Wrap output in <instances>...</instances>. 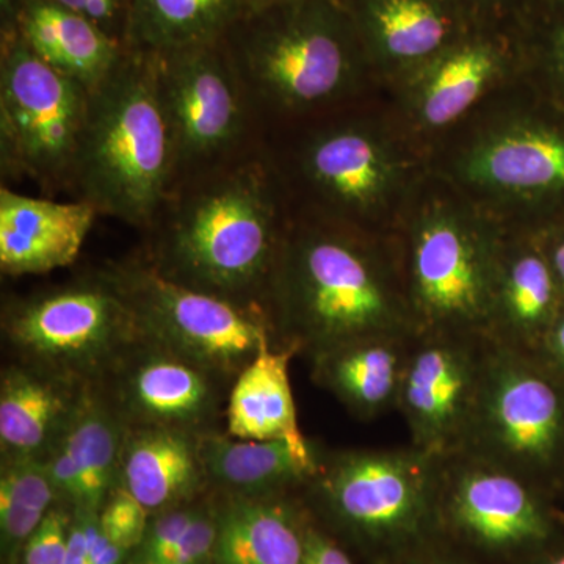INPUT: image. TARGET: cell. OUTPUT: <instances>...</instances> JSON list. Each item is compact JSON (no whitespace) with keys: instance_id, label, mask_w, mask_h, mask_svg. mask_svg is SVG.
<instances>
[{"instance_id":"obj_5","label":"cell","mask_w":564,"mask_h":564,"mask_svg":"<svg viewBox=\"0 0 564 564\" xmlns=\"http://www.w3.org/2000/svg\"><path fill=\"white\" fill-rule=\"evenodd\" d=\"M434 455L414 445L326 448L300 492L311 516L370 564H393L434 536Z\"/></svg>"},{"instance_id":"obj_37","label":"cell","mask_w":564,"mask_h":564,"mask_svg":"<svg viewBox=\"0 0 564 564\" xmlns=\"http://www.w3.org/2000/svg\"><path fill=\"white\" fill-rule=\"evenodd\" d=\"M474 28L518 29L533 0H455Z\"/></svg>"},{"instance_id":"obj_18","label":"cell","mask_w":564,"mask_h":564,"mask_svg":"<svg viewBox=\"0 0 564 564\" xmlns=\"http://www.w3.org/2000/svg\"><path fill=\"white\" fill-rule=\"evenodd\" d=\"M369 68L402 80L475 29L455 0H344Z\"/></svg>"},{"instance_id":"obj_9","label":"cell","mask_w":564,"mask_h":564,"mask_svg":"<svg viewBox=\"0 0 564 564\" xmlns=\"http://www.w3.org/2000/svg\"><path fill=\"white\" fill-rule=\"evenodd\" d=\"M503 232L447 204L408 226L404 284L417 332L488 329Z\"/></svg>"},{"instance_id":"obj_14","label":"cell","mask_w":564,"mask_h":564,"mask_svg":"<svg viewBox=\"0 0 564 564\" xmlns=\"http://www.w3.org/2000/svg\"><path fill=\"white\" fill-rule=\"evenodd\" d=\"M491 339L475 332H417L397 411L411 445L443 455L462 445L488 366Z\"/></svg>"},{"instance_id":"obj_10","label":"cell","mask_w":564,"mask_h":564,"mask_svg":"<svg viewBox=\"0 0 564 564\" xmlns=\"http://www.w3.org/2000/svg\"><path fill=\"white\" fill-rule=\"evenodd\" d=\"M131 307L140 336L198 364L228 383L273 340L269 313L196 291L163 276L150 262L106 270ZM276 345V343H274Z\"/></svg>"},{"instance_id":"obj_47","label":"cell","mask_w":564,"mask_h":564,"mask_svg":"<svg viewBox=\"0 0 564 564\" xmlns=\"http://www.w3.org/2000/svg\"><path fill=\"white\" fill-rule=\"evenodd\" d=\"M280 2V0H245L247 11L262 9V7L272 6V3Z\"/></svg>"},{"instance_id":"obj_34","label":"cell","mask_w":564,"mask_h":564,"mask_svg":"<svg viewBox=\"0 0 564 564\" xmlns=\"http://www.w3.org/2000/svg\"><path fill=\"white\" fill-rule=\"evenodd\" d=\"M74 508L57 502L31 534L18 555L17 564H63L68 552Z\"/></svg>"},{"instance_id":"obj_1","label":"cell","mask_w":564,"mask_h":564,"mask_svg":"<svg viewBox=\"0 0 564 564\" xmlns=\"http://www.w3.org/2000/svg\"><path fill=\"white\" fill-rule=\"evenodd\" d=\"M274 343L306 359L381 333H417L402 248L340 223L285 232L265 295Z\"/></svg>"},{"instance_id":"obj_38","label":"cell","mask_w":564,"mask_h":564,"mask_svg":"<svg viewBox=\"0 0 564 564\" xmlns=\"http://www.w3.org/2000/svg\"><path fill=\"white\" fill-rule=\"evenodd\" d=\"M310 511V510H307ZM303 564H355L343 544L311 516L304 529Z\"/></svg>"},{"instance_id":"obj_45","label":"cell","mask_w":564,"mask_h":564,"mask_svg":"<svg viewBox=\"0 0 564 564\" xmlns=\"http://www.w3.org/2000/svg\"><path fill=\"white\" fill-rule=\"evenodd\" d=\"M22 3H24V0H0V20H2V29L10 28V25L13 24Z\"/></svg>"},{"instance_id":"obj_25","label":"cell","mask_w":564,"mask_h":564,"mask_svg":"<svg viewBox=\"0 0 564 564\" xmlns=\"http://www.w3.org/2000/svg\"><path fill=\"white\" fill-rule=\"evenodd\" d=\"M120 484L151 514L199 499L210 491L199 434L174 429L128 430Z\"/></svg>"},{"instance_id":"obj_30","label":"cell","mask_w":564,"mask_h":564,"mask_svg":"<svg viewBox=\"0 0 564 564\" xmlns=\"http://www.w3.org/2000/svg\"><path fill=\"white\" fill-rule=\"evenodd\" d=\"M61 502L43 459L2 458L0 464V543L7 562L17 564L25 541Z\"/></svg>"},{"instance_id":"obj_41","label":"cell","mask_w":564,"mask_h":564,"mask_svg":"<svg viewBox=\"0 0 564 564\" xmlns=\"http://www.w3.org/2000/svg\"><path fill=\"white\" fill-rule=\"evenodd\" d=\"M533 234L543 248L552 272H554L564 304V220L556 221Z\"/></svg>"},{"instance_id":"obj_6","label":"cell","mask_w":564,"mask_h":564,"mask_svg":"<svg viewBox=\"0 0 564 564\" xmlns=\"http://www.w3.org/2000/svg\"><path fill=\"white\" fill-rule=\"evenodd\" d=\"M558 500L488 459L434 455V536L478 564H525L564 541Z\"/></svg>"},{"instance_id":"obj_33","label":"cell","mask_w":564,"mask_h":564,"mask_svg":"<svg viewBox=\"0 0 564 564\" xmlns=\"http://www.w3.org/2000/svg\"><path fill=\"white\" fill-rule=\"evenodd\" d=\"M99 522L113 543L128 551L139 547L150 525L151 513L121 484L115 486L101 510Z\"/></svg>"},{"instance_id":"obj_22","label":"cell","mask_w":564,"mask_h":564,"mask_svg":"<svg viewBox=\"0 0 564 564\" xmlns=\"http://www.w3.org/2000/svg\"><path fill=\"white\" fill-rule=\"evenodd\" d=\"M415 333L359 337L307 359L311 378L362 422L397 411Z\"/></svg>"},{"instance_id":"obj_28","label":"cell","mask_w":564,"mask_h":564,"mask_svg":"<svg viewBox=\"0 0 564 564\" xmlns=\"http://www.w3.org/2000/svg\"><path fill=\"white\" fill-rule=\"evenodd\" d=\"M245 11V0H133L126 47L165 54L215 43Z\"/></svg>"},{"instance_id":"obj_44","label":"cell","mask_w":564,"mask_h":564,"mask_svg":"<svg viewBox=\"0 0 564 564\" xmlns=\"http://www.w3.org/2000/svg\"><path fill=\"white\" fill-rule=\"evenodd\" d=\"M525 564H564V541L552 545L551 549L541 552L540 555L533 556Z\"/></svg>"},{"instance_id":"obj_2","label":"cell","mask_w":564,"mask_h":564,"mask_svg":"<svg viewBox=\"0 0 564 564\" xmlns=\"http://www.w3.org/2000/svg\"><path fill=\"white\" fill-rule=\"evenodd\" d=\"M284 236L270 173L242 159L212 166L181 193L148 262L187 288L265 307Z\"/></svg>"},{"instance_id":"obj_42","label":"cell","mask_w":564,"mask_h":564,"mask_svg":"<svg viewBox=\"0 0 564 564\" xmlns=\"http://www.w3.org/2000/svg\"><path fill=\"white\" fill-rule=\"evenodd\" d=\"M63 564H90L88 562L87 529L84 513L74 508L73 525H70L68 552Z\"/></svg>"},{"instance_id":"obj_20","label":"cell","mask_w":564,"mask_h":564,"mask_svg":"<svg viewBox=\"0 0 564 564\" xmlns=\"http://www.w3.org/2000/svg\"><path fill=\"white\" fill-rule=\"evenodd\" d=\"M90 384L18 359L3 367L0 458H46L68 432Z\"/></svg>"},{"instance_id":"obj_40","label":"cell","mask_w":564,"mask_h":564,"mask_svg":"<svg viewBox=\"0 0 564 564\" xmlns=\"http://www.w3.org/2000/svg\"><path fill=\"white\" fill-rule=\"evenodd\" d=\"M393 564H478L433 536Z\"/></svg>"},{"instance_id":"obj_23","label":"cell","mask_w":564,"mask_h":564,"mask_svg":"<svg viewBox=\"0 0 564 564\" xmlns=\"http://www.w3.org/2000/svg\"><path fill=\"white\" fill-rule=\"evenodd\" d=\"M299 352L269 340L234 380L226 404L225 432L239 440L285 441L306 458L325 445L304 436L293 399L289 367Z\"/></svg>"},{"instance_id":"obj_13","label":"cell","mask_w":564,"mask_h":564,"mask_svg":"<svg viewBox=\"0 0 564 564\" xmlns=\"http://www.w3.org/2000/svg\"><path fill=\"white\" fill-rule=\"evenodd\" d=\"M182 170L218 165L247 129V96L225 41L155 54Z\"/></svg>"},{"instance_id":"obj_17","label":"cell","mask_w":564,"mask_h":564,"mask_svg":"<svg viewBox=\"0 0 564 564\" xmlns=\"http://www.w3.org/2000/svg\"><path fill=\"white\" fill-rule=\"evenodd\" d=\"M304 177L333 209L361 218L380 209L402 180L388 141L369 126L344 122L315 133L302 154Z\"/></svg>"},{"instance_id":"obj_19","label":"cell","mask_w":564,"mask_h":564,"mask_svg":"<svg viewBox=\"0 0 564 564\" xmlns=\"http://www.w3.org/2000/svg\"><path fill=\"white\" fill-rule=\"evenodd\" d=\"M563 307L554 272L536 236L524 229L505 234L486 329L489 339L538 352Z\"/></svg>"},{"instance_id":"obj_36","label":"cell","mask_w":564,"mask_h":564,"mask_svg":"<svg viewBox=\"0 0 564 564\" xmlns=\"http://www.w3.org/2000/svg\"><path fill=\"white\" fill-rule=\"evenodd\" d=\"M98 25L110 39L126 46L133 0H51Z\"/></svg>"},{"instance_id":"obj_7","label":"cell","mask_w":564,"mask_h":564,"mask_svg":"<svg viewBox=\"0 0 564 564\" xmlns=\"http://www.w3.org/2000/svg\"><path fill=\"white\" fill-rule=\"evenodd\" d=\"M458 448L564 497V373L491 340L473 421Z\"/></svg>"},{"instance_id":"obj_11","label":"cell","mask_w":564,"mask_h":564,"mask_svg":"<svg viewBox=\"0 0 564 564\" xmlns=\"http://www.w3.org/2000/svg\"><path fill=\"white\" fill-rule=\"evenodd\" d=\"M2 334L18 361L91 384L140 336L131 307L107 272L10 302Z\"/></svg>"},{"instance_id":"obj_8","label":"cell","mask_w":564,"mask_h":564,"mask_svg":"<svg viewBox=\"0 0 564 564\" xmlns=\"http://www.w3.org/2000/svg\"><path fill=\"white\" fill-rule=\"evenodd\" d=\"M91 93L58 73L13 28L0 33V161L3 176L44 192L73 187Z\"/></svg>"},{"instance_id":"obj_4","label":"cell","mask_w":564,"mask_h":564,"mask_svg":"<svg viewBox=\"0 0 564 564\" xmlns=\"http://www.w3.org/2000/svg\"><path fill=\"white\" fill-rule=\"evenodd\" d=\"M223 41L245 90L284 111L345 98L370 70L344 0H280L245 11Z\"/></svg>"},{"instance_id":"obj_46","label":"cell","mask_w":564,"mask_h":564,"mask_svg":"<svg viewBox=\"0 0 564 564\" xmlns=\"http://www.w3.org/2000/svg\"><path fill=\"white\" fill-rule=\"evenodd\" d=\"M532 9L564 11V0H533Z\"/></svg>"},{"instance_id":"obj_32","label":"cell","mask_w":564,"mask_h":564,"mask_svg":"<svg viewBox=\"0 0 564 564\" xmlns=\"http://www.w3.org/2000/svg\"><path fill=\"white\" fill-rule=\"evenodd\" d=\"M209 492L192 502L152 514L143 541L129 554L128 564H166Z\"/></svg>"},{"instance_id":"obj_24","label":"cell","mask_w":564,"mask_h":564,"mask_svg":"<svg viewBox=\"0 0 564 564\" xmlns=\"http://www.w3.org/2000/svg\"><path fill=\"white\" fill-rule=\"evenodd\" d=\"M217 494L218 533L210 564H303L310 511L300 492L270 497Z\"/></svg>"},{"instance_id":"obj_26","label":"cell","mask_w":564,"mask_h":564,"mask_svg":"<svg viewBox=\"0 0 564 564\" xmlns=\"http://www.w3.org/2000/svg\"><path fill=\"white\" fill-rule=\"evenodd\" d=\"M325 452L317 458H306L285 441L239 440L225 430L199 434L207 481L210 489L226 496L302 492L321 467Z\"/></svg>"},{"instance_id":"obj_35","label":"cell","mask_w":564,"mask_h":564,"mask_svg":"<svg viewBox=\"0 0 564 564\" xmlns=\"http://www.w3.org/2000/svg\"><path fill=\"white\" fill-rule=\"evenodd\" d=\"M217 533L218 494L212 489L166 564H210Z\"/></svg>"},{"instance_id":"obj_43","label":"cell","mask_w":564,"mask_h":564,"mask_svg":"<svg viewBox=\"0 0 564 564\" xmlns=\"http://www.w3.org/2000/svg\"><path fill=\"white\" fill-rule=\"evenodd\" d=\"M538 355L564 373V307L551 332L545 336Z\"/></svg>"},{"instance_id":"obj_21","label":"cell","mask_w":564,"mask_h":564,"mask_svg":"<svg viewBox=\"0 0 564 564\" xmlns=\"http://www.w3.org/2000/svg\"><path fill=\"white\" fill-rule=\"evenodd\" d=\"M99 212L91 203H61L0 191V269L9 276L44 274L76 261Z\"/></svg>"},{"instance_id":"obj_27","label":"cell","mask_w":564,"mask_h":564,"mask_svg":"<svg viewBox=\"0 0 564 564\" xmlns=\"http://www.w3.org/2000/svg\"><path fill=\"white\" fill-rule=\"evenodd\" d=\"M10 28L41 61L90 93L117 68L126 51L98 25L51 0H24Z\"/></svg>"},{"instance_id":"obj_31","label":"cell","mask_w":564,"mask_h":564,"mask_svg":"<svg viewBox=\"0 0 564 564\" xmlns=\"http://www.w3.org/2000/svg\"><path fill=\"white\" fill-rule=\"evenodd\" d=\"M519 35L525 66L543 84V98L564 110V11L530 10Z\"/></svg>"},{"instance_id":"obj_15","label":"cell","mask_w":564,"mask_h":564,"mask_svg":"<svg viewBox=\"0 0 564 564\" xmlns=\"http://www.w3.org/2000/svg\"><path fill=\"white\" fill-rule=\"evenodd\" d=\"M128 430L215 432L225 422L231 383L139 336L98 383Z\"/></svg>"},{"instance_id":"obj_12","label":"cell","mask_w":564,"mask_h":564,"mask_svg":"<svg viewBox=\"0 0 564 564\" xmlns=\"http://www.w3.org/2000/svg\"><path fill=\"white\" fill-rule=\"evenodd\" d=\"M464 184L530 212L524 231L564 220V110L540 106L489 129L458 162Z\"/></svg>"},{"instance_id":"obj_3","label":"cell","mask_w":564,"mask_h":564,"mask_svg":"<svg viewBox=\"0 0 564 564\" xmlns=\"http://www.w3.org/2000/svg\"><path fill=\"white\" fill-rule=\"evenodd\" d=\"M176 176L158 58L126 47L117 68L90 95L73 187L99 215L148 226L169 203Z\"/></svg>"},{"instance_id":"obj_16","label":"cell","mask_w":564,"mask_h":564,"mask_svg":"<svg viewBox=\"0 0 564 564\" xmlns=\"http://www.w3.org/2000/svg\"><path fill=\"white\" fill-rule=\"evenodd\" d=\"M519 28L470 29L403 77L404 104L415 124L425 131L448 128L525 65Z\"/></svg>"},{"instance_id":"obj_39","label":"cell","mask_w":564,"mask_h":564,"mask_svg":"<svg viewBox=\"0 0 564 564\" xmlns=\"http://www.w3.org/2000/svg\"><path fill=\"white\" fill-rule=\"evenodd\" d=\"M80 511L84 513L85 529H87L88 562L90 564H128L129 552L113 543L109 534L104 532L98 513Z\"/></svg>"},{"instance_id":"obj_29","label":"cell","mask_w":564,"mask_h":564,"mask_svg":"<svg viewBox=\"0 0 564 564\" xmlns=\"http://www.w3.org/2000/svg\"><path fill=\"white\" fill-rule=\"evenodd\" d=\"M128 426L107 402L101 389L90 384L62 444L79 477V510L99 513L120 484L121 456Z\"/></svg>"}]
</instances>
